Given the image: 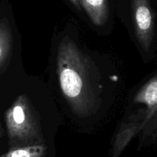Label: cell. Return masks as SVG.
Instances as JSON below:
<instances>
[{"mask_svg": "<svg viewBox=\"0 0 157 157\" xmlns=\"http://www.w3.org/2000/svg\"><path fill=\"white\" fill-rule=\"evenodd\" d=\"M57 66L61 92L72 111L79 117L93 114L100 104L99 73L68 37L58 45Z\"/></svg>", "mask_w": 157, "mask_h": 157, "instance_id": "6da1fadb", "label": "cell"}, {"mask_svg": "<svg viewBox=\"0 0 157 157\" xmlns=\"http://www.w3.org/2000/svg\"><path fill=\"white\" fill-rule=\"evenodd\" d=\"M6 121L11 149L44 144L38 117L25 95H20L7 110Z\"/></svg>", "mask_w": 157, "mask_h": 157, "instance_id": "7a4b0ae2", "label": "cell"}, {"mask_svg": "<svg viewBox=\"0 0 157 157\" xmlns=\"http://www.w3.org/2000/svg\"><path fill=\"white\" fill-rule=\"evenodd\" d=\"M135 32L138 41L147 52L154 35L153 14L148 0H132Z\"/></svg>", "mask_w": 157, "mask_h": 157, "instance_id": "3957f363", "label": "cell"}, {"mask_svg": "<svg viewBox=\"0 0 157 157\" xmlns=\"http://www.w3.org/2000/svg\"><path fill=\"white\" fill-rule=\"evenodd\" d=\"M134 101L145 104L147 107L144 117L143 118V127H144L157 110V77L152 78L140 90L135 96Z\"/></svg>", "mask_w": 157, "mask_h": 157, "instance_id": "277c9868", "label": "cell"}, {"mask_svg": "<svg viewBox=\"0 0 157 157\" xmlns=\"http://www.w3.org/2000/svg\"><path fill=\"white\" fill-rule=\"evenodd\" d=\"M92 22L98 26L105 24L108 17L107 0H80Z\"/></svg>", "mask_w": 157, "mask_h": 157, "instance_id": "5b68a950", "label": "cell"}, {"mask_svg": "<svg viewBox=\"0 0 157 157\" xmlns=\"http://www.w3.org/2000/svg\"><path fill=\"white\" fill-rule=\"evenodd\" d=\"M143 127L142 122H134L133 121L132 124H124L121 127L117 136L116 141H115L114 146L113 149V154L112 157H118L120 156L126 146L128 144L130 140L135 135V133L140 130Z\"/></svg>", "mask_w": 157, "mask_h": 157, "instance_id": "8992f818", "label": "cell"}, {"mask_svg": "<svg viewBox=\"0 0 157 157\" xmlns=\"http://www.w3.org/2000/svg\"><path fill=\"white\" fill-rule=\"evenodd\" d=\"M45 153L46 147L44 144H42L11 149L1 157H44Z\"/></svg>", "mask_w": 157, "mask_h": 157, "instance_id": "52a82bcc", "label": "cell"}, {"mask_svg": "<svg viewBox=\"0 0 157 157\" xmlns=\"http://www.w3.org/2000/svg\"><path fill=\"white\" fill-rule=\"evenodd\" d=\"M10 35L6 29L0 30V64L5 61L10 50Z\"/></svg>", "mask_w": 157, "mask_h": 157, "instance_id": "ba28073f", "label": "cell"}, {"mask_svg": "<svg viewBox=\"0 0 157 157\" xmlns=\"http://www.w3.org/2000/svg\"><path fill=\"white\" fill-rule=\"evenodd\" d=\"M147 124L149 127L147 131L144 133V136H150L153 140H157V110Z\"/></svg>", "mask_w": 157, "mask_h": 157, "instance_id": "9c48e42d", "label": "cell"}, {"mask_svg": "<svg viewBox=\"0 0 157 157\" xmlns=\"http://www.w3.org/2000/svg\"><path fill=\"white\" fill-rule=\"evenodd\" d=\"M71 2V4H73V6H75V7L78 9H81V3H80V0H69Z\"/></svg>", "mask_w": 157, "mask_h": 157, "instance_id": "30bf717a", "label": "cell"}, {"mask_svg": "<svg viewBox=\"0 0 157 157\" xmlns=\"http://www.w3.org/2000/svg\"><path fill=\"white\" fill-rule=\"evenodd\" d=\"M0 136H1V130H0Z\"/></svg>", "mask_w": 157, "mask_h": 157, "instance_id": "8fae6325", "label": "cell"}]
</instances>
